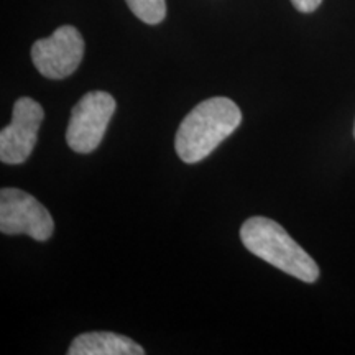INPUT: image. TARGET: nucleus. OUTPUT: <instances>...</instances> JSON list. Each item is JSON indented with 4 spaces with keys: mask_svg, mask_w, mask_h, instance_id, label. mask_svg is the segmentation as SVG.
Instances as JSON below:
<instances>
[{
    "mask_svg": "<svg viewBox=\"0 0 355 355\" xmlns=\"http://www.w3.org/2000/svg\"><path fill=\"white\" fill-rule=\"evenodd\" d=\"M242 112L227 97H211L186 115L176 132V153L184 163H198L214 152L235 128L241 125Z\"/></svg>",
    "mask_w": 355,
    "mask_h": 355,
    "instance_id": "obj_1",
    "label": "nucleus"
},
{
    "mask_svg": "<svg viewBox=\"0 0 355 355\" xmlns=\"http://www.w3.org/2000/svg\"><path fill=\"white\" fill-rule=\"evenodd\" d=\"M242 243L248 252L304 283L319 278V266L278 222L255 216L243 222Z\"/></svg>",
    "mask_w": 355,
    "mask_h": 355,
    "instance_id": "obj_2",
    "label": "nucleus"
},
{
    "mask_svg": "<svg viewBox=\"0 0 355 355\" xmlns=\"http://www.w3.org/2000/svg\"><path fill=\"white\" fill-rule=\"evenodd\" d=\"M115 112V99L109 92L92 91L83 96L71 112L66 141L76 153H91L101 145Z\"/></svg>",
    "mask_w": 355,
    "mask_h": 355,
    "instance_id": "obj_3",
    "label": "nucleus"
},
{
    "mask_svg": "<svg viewBox=\"0 0 355 355\" xmlns=\"http://www.w3.org/2000/svg\"><path fill=\"white\" fill-rule=\"evenodd\" d=\"M0 230L7 235L25 234L33 241L46 242L55 222L46 207L32 194L17 188L0 191Z\"/></svg>",
    "mask_w": 355,
    "mask_h": 355,
    "instance_id": "obj_4",
    "label": "nucleus"
},
{
    "mask_svg": "<svg viewBox=\"0 0 355 355\" xmlns=\"http://www.w3.org/2000/svg\"><path fill=\"white\" fill-rule=\"evenodd\" d=\"M84 56V40L78 28L60 26L51 37L38 40L32 46L35 68L48 79H64L79 68Z\"/></svg>",
    "mask_w": 355,
    "mask_h": 355,
    "instance_id": "obj_5",
    "label": "nucleus"
},
{
    "mask_svg": "<svg viewBox=\"0 0 355 355\" xmlns=\"http://www.w3.org/2000/svg\"><path fill=\"white\" fill-rule=\"evenodd\" d=\"M44 119L43 107L30 97H20L13 105L10 125L0 132V159L6 165H21L32 155L40 125Z\"/></svg>",
    "mask_w": 355,
    "mask_h": 355,
    "instance_id": "obj_6",
    "label": "nucleus"
},
{
    "mask_svg": "<svg viewBox=\"0 0 355 355\" xmlns=\"http://www.w3.org/2000/svg\"><path fill=\"white\" fill-rule=\"evenodd\" d=\"M69 355H144L145 350L125 336L114 332H86L68 349Z\"/></svg>",
    "mask_w": 355,
    "mask_h": 355,
    "instance_id": "obj_7",
    "label": "nucleus"
},
{
    "mask_svg": "<svg viewBox=\"0 0 355 355\" xmlns=\"http://www.w3.org/2000/svg\"><path fill=\"white\" fill-rule=\"evenodd\" d=\"M133 12L141 21L148 25H157L165 20L166 2L165 0H125Z\"/></svg>",
    "mask_w": 355,
    "mask_h": 355,
    "instance_id": "obj_8",
    "label": "nucleus"
},
{
    "mask_svg": "<svg viewBox=\"0 0 355 355\" xmlns=\"http://www.w3.org/2000/svg\"><path fill=\"white\" fill-rule=\"evenodd\" d=\"M321 2L322 0H291L293 7H295L298 12H303V13L314 12L319 6H321Z\"/></svg>",
    "mask_w": 355,
    "mask_h": 355,
    "instance_id": "obj_9",
    "label": "nucleus"
},
{
    "mask_svg": "<svg viewBox=\"0 0 355 355\" xmlns=\"http://www.w3.org/2000/svg\"><path fill=\"white\" fill-rule=\"evenodd\" d=\"M354 135H355V127H354Z\"/></svg>",
    "mask_w": 355,
    "mask_h": 355,
    "instance_id": "obj_10",
    "label": "nucleus"
}]
</instances>
